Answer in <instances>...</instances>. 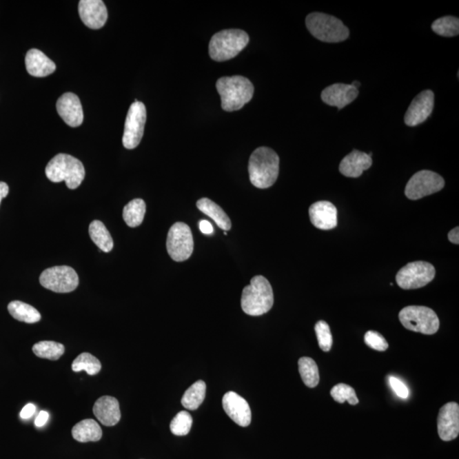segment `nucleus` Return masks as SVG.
Here are the masks:
<instances>
[{"instance_id": "39", "label": "nucleus", "mask_w": 459, "mask_h": 459, "mask_svg": "<svg viewBox=\"0 0 459 459\" xmlns=\"http://www.w3.org/2000/svg\"><path fill=\"white\" fill-rule=\"evenodd\" d=\"M50 415L45 411H41L38 415V417L36 418L35 425L37 427H43V425H46V422H48Z\"/></svg>"}, {"instance_id": "31", "label": "nucleus", "mask_w": 459, "mask_h": 459, "mask_svg": "<svg viewBox=\"0 0 459 459\" xmlns=\"http://www.w3.org/2000/svg\"><path fill=\"white\" fill-rule=\"evenodd\" d=\"M431 28L443 37H454L459 34V20L454 17H443L434 21Z\"/></svg>"}, {"instance_id": "34", "label": "nucleus", "mask_w": 459, "mask_h": 459, "mask_svg": "<svg viewBox=\"0 0 459 459\" xmlns=\"http://www.w3.org/2000/svg\"><path fill=\"white\" fill-rule=\"evenodd\" d=\"M331 396L338 403L349 402L351 405L359 403L355 389L345 384H338L331 389Z\"/></svg>"}, {"instance_id": "29", "label": "nucleus", "mask_w": 459, "mask_h": 459, "mask_svg": "<svg viewBox=\"0 0 459 459\" xmlns=\"http://www.w3.org/2000/svg\"><path fill=\"white\" fill-rule=\"evenodd\" d=\"M298 371L304 384L309 388H315L318 385L320 375L318 364L309 357H301L298 360Z\"/></svg>"}, {"instance_id": "19", "label": "nucleus", "mask_w": 459, "mask_h": 459, "mask_svg": "<svg viewBox=\"0 0 459 459\" xmlns=\"http://www.w3.org/2000/svg\"><path fill=\"white\" fill-rule=\"evenodd\" d=\"M309 218L313 225L320 229H332L338 225L336 207L329 201L313 203L309 209Z\"/></svg>"}, {"instance_id": "28", "label": "nucleus", "mask_w": 459, "mask_h": 459, "mask_svg": "<svg viewBox=\"0 0 459 459\" xmlns=\"http://www.w3.org/2000/svg\"><path fill=\"white\" fill-rule=\"evenodd\" d=\"M206 395V384L203 380L194 382L185 392L181 404L189 410H196L203 402Z\"/></svg>"}, {"instance_id": "27", "label": "nucleus", "mask_w": 459, "mask_h": 459, "mask_svg": "<svg viewBox=\"0 0 459 459\" xmlns=\"http://www.w3.org/2000/svg\"><path fill=\"white\" fill-rule=\"evenodd\" d=\"M147 206L143 200L136 198L132 200L125 207L123 218L130 227H137L143 222Z\"/></svg>"}, {"instance_id": "25", "label": "nucleus", "mask_w": 459, "mask_h": 459, "mask_svg": "<svg viewBox=\"0 0 459 459\" xmlns=\"http://www.w3.org/2000/svg\"><path fill=\"white\" fill-rule=\"evenodd\" d=\"M89 233L91 240L103 252L109 253L114 249V240H112L110 232L101 221L91 222Z\"/></svg>"}, {"instance_id": "38", "label": "nucleus", "mask_w": 459, "mask_h": 459, "mask_svg": "<svg viewBox=\"0 0 459 459\" xmlns=\"http://www.w3.org/2000/svg\"><path fill=\"white\" fill-rule=\"evenodd\" d=\"M36 411V407L34 405V404L29 403L28 405H26L23 408V410L21 411V418H23V420H28V418H32L34 416V414Z\"/></svg>"}, {"instance_id": "33", "label": "nucleus", "mask_w": 459, "mask_h": 459, "mask_svg": "<svg viewBox=\"0 0 459 459\" xmlns=\"http://www.w3.org/2000/svg\"><path fill=\"white\" fill-rule=\"evenodd\" d=\"M192 417L187 411H181L171 421L170 431L178 436H187L191 431Z\"/></svg>"}, {"instance_id": "36", "label": "nucleus", "mask_w": 459, "mask_h": 459, "mask_svg": "<svg viewBox=\"0 0 459 459\" xmlns=\"http://www.w3.org/2000/svg\"><path fill=\"white\" fill-rule=\"evenodd\" d=\"M365 343L369 347L378 351H385L389 348L388 342L380 333L376 331H369L364 338Z\"/></svg>"}, {"instance_id": "8", "label": "nucleus", "mask_w": 459, "mask_h": 459, "mask_svg": "<svg viewBox=\"0 0 459 459\" xmlns=\"http://www.w3.org/2000/svg\"><path fill=\"white\" fill-rule=\"evenodd\" d=\"M436 276V269L429 262H411L400 269L396 274V283L402 289H420L432 282Z\"/></svg>"}, {"instance_id": "18", "label": "nucleus", "mask_w": 459, "mask_h": 459, "mask_svg": "<svg viewBox=\"0 0 459 459\" xmlns=\"http://www.w3.org/2000/svg\"><path fill=\"white\" fill-rule=\"evenodd\" d=\"M359 90L351 85L334 83L327 87L322 92V100L324 103L336 107L338 110L351 103L358 96Z\"/></svg>"}, {"instance_id": "26", "label": "nucleus", "mask_w": 459, "mask_h": 459, "mask_svg": "<svg viewBox=\"0 0 459 459\" xmlns=\"http://www.w3.org/2000/svg\"><path fill=\"white\" fill-rule=\"evenodd\" d=\"M8 311L13 318L26 323H36L41 320V315L34 306L21 301H12L8 305Z\"/></svg>"}, {"instance_id": "5", "label": "nucleus", "mask_w": 459, "mask_h": 459, "mask_svg": "<svg viewBox=\"0 0 459 459\" xmlns=\"http://www.w3.org/2000/svg\"><path fill=\"white\" fill-rule=\"evenodd\" d=\"M249 42V35L240 29L222 30L214 34L210 40V56L216 61L231 60L238 56Z\"/></svg>"}, {"instance_id": "12", "label": "nucleus", "mask_w": 459, "mask_h": 459, "mask_svg": "<svg viewBox=\"0 0 459 459\" xmlns=\"http://www.w3.org/2000/svg\"><path fill=\"white\" fill-rule=\"evenodd\" d=\"M147 109L141 101H136L130 105L125 120L123 145L127 149H134L143 137Z\"/></svg>"}, {"instance_id": "32", "label": "nucleus", "mask_w": 459, "mask_h": 459, "mask_svg": "<svg viewBox=\"0 0 459 459\" xmlns=\"http://www.w3.org/2000/svg\"><path fill=\"white\" fill-rule=\"evenodd\" d=\"M72 369L76 371V373L85 370L89 375H96L99 374L101 369V364L96 356L85 352L80 354L74 360Z\"/></svg>"}, {"instance_id": "16", "label": "nucleus", "mask_w": 459, "mask_h": 459, "mask_svg": "<svg viewBox=\"0 0 459 459\" xmlns=\"http://www.w3.org/2000/svg\"><path fill=\"white\" fill-rule=\"evenodd\" d=\"M80 18L87 27L100 29L108 21V10L101 0H81L79 3Z\"/></svg>"}, {"instance_id": "17", "label": "nucleus", "mask_w": 459, "mask_h": 459, "mask_svg": "<svg viewBox=\"0 0 459 459\" xmlns=\"http://www.w3.org/2000/svg\"><path fill=\"white\" fill-rule=\"evenodd\" d=\"M58 114L68 125L79 127L83 121V112L78 96L74 93H65L57 102Z\"/></svg>"}, {"instance_id": "21", "label": "nucleus", "mask_w": 459, "mask_h": 459, "mask_svg": "<svg viewBox=\"0 0 459 459\" xmlns=\"http://www.w3.org/2000/svg\"><path fill=\"white\" fill-rule=\"evenodd\" d=\"M371 165V156L367 153L354 150L342 160L340 172L346 177L357 178L362 176L364 171L370 169Z\"/></svg>"}, {"instance_id": "41", "label": "nucleus", "mask_w": 459, "mask_h": 459, "mask_svg": "<svg viewBox=\"0 0 459 459\" xmlns=\"http://www.w3.org/2000/svg\"><path fill=\"white\" fill-rule=\"evenodd\" d=\"M459 229L458 227L454 228V229H451V231L449 233H448V240H449V241L451 243H453L454 244H457V245L459 243V229Z\"/></svg>"}, {"instance_id": "37", "label": "nucleus", "mask_w": 459, "mask_h": 459, "mask_svg": "<svg viewBox=\"0 0 459 459\" xmlns=\"http://www.w3.org/2000/svg\"><path fill=\"white\" fill-rule=\"evenodd\" d=\"M389 382L393 391L396 392L397 396L402 399L408 398V396H409V389H408L407 385L402 380L395 377H389Z\"/></svg>"}, {"instance_id": "42", "label": "nucleus", "mask_w": 459, "mask_h": 459, "mask_svg": "<svg viewBox=\"0 0 459 459\" xmlns=\"http://www.w3.org/2000/svg\"><path fill=\"white\" fill-rule=\"evenodd\" d=\"M9 193V187L6 182L0 181V203L2 199L6 198Z\"/></svg>"}, {"instance_id": "10", "label": "nucleus", "mask_w": 459, "mask_h": 459, "mask_svg": "<svg viewBox=\"0 0 459 459\" xmlns=\"http://www.w3.org/2000/svg\"><path fill=\"white\" fill-rule=\"evenodd\" d=\"M40 284L54 293H71L79 286V278L74 268L68 265L45 269L40 275Z\"/></svg>"}, {"instance_id": "14", "label": "nucleus", "mask_w": 459, "mask_h": 459, "mask_svg": "<svg viewBox=\"0 0 459 459\" xmlns=\"http://www.w3.org/2000/svg\"><path fill=\"white\" fill-rule=\"evenodd\" d=\"M437 428L440 438L444 442H451L457 438L459 434V406L456 402L447 403L440 408L437 418Z\"/></svg>"}, {"instance_id": "3", "label": "nucleus", "mask_w": 459, "mask_h": 459, "mask_svg": "<svg viewBox=\"0 0 459 459\" xmlns=\"http://www.w3.org/2000/svg\"><path fill=\"white\" fill-rule=\"evenodd\" d=\"M274 304V294L271 283L263 276H255L249 286L243 290L241 305L247 315L258 316L265 314Z\"/></svg>"}, {"instance_id": "1", "label": "nucleus", "mask_w": 459, "mask_h": 459, "mask_svg": "<svg viewBox=\"0 0 459 459\" xmlns=\"http://www.w3.org/2000/svg\"><path fill=\"white\" fill-rule=\"evenodd\" d=\"M280 159L272 149L258 147L250 156L249 173L251 183L255 187H271L278 180Z\"/></svg>"}, {"instance_id": "40", "label": "nucleus", "mask_w": 459, "mask_h": 459, "mask_svg": "<svg viewBox=\"0 0 459 459\" xmlns=\"http://www.w3.org/2000/svg\"><path fill=\"white\" fill-rule=\"evenodd\" d=\"M200 231H201L203 234L210 235L212 234L214 232V228L212 225L210 223L207 221H201L199 223Z\"/></svg>"}, {"instance_id": "11", "label": "nucleus", "mask_w": 459, "mask_h": 459, "mask_svg": "<svg viewBox=\"0 0 459 459\" xmlns=\"http://www.w3.org/2000/svg\"><path fill=\"white\" fill-rule=\"evenodd\" d=\"M445 181L440 174L431 170H421L414 174L405 189L407 198L418 200L442 191Z\"/></svg>"}, {"instance_id": "7", "label": "nucleus", "mask_w": 459, "mask_h": 459, "mask_svg": "<svg viewBox=\"0 0 459 459\" xmlns=\"http://www.w3.org/2000/svg\"><path fill=\"white\" fill-rule=\"evenodd\" d=\"M399 320L407 329L422 334H435L440 327L438 316L426 306H407L400 312Z\"/></svg>"}, {"instance_id": "23", "label": "nucleus", "mask_w": 459, "mask_h": 459, "mask_svg": "<svg viewBox=\"0 0 459 459\" xmlns=\"http://www.w3.org/2000/svg\"><path fill=\"white\" fill-rule=\"evenodd\" d=\"M196 207L201 212L212 218L221 229H224V231H229L232 228V222L227 214L212 200L209 198L199 199L196 202Z\"/></svg>"}, {"instance_id": "30", "label": "nucleus", "mask_w": 459, "mask_h": 459, "mask_svg": "<svg viewBox=\"0 0 459 459\" xmlns=\"http://www.w3.org/2000/svg\"><path fill=\"white\" fill-rule=\"evenodd\" d=\"M32 351L40 358L57 360L64 354L63 344L54 341H40L32 347Z\"/></svg>"}, {"instance_id": "6", "label": "nucleus", "mask_w": 459, "mask_h": 459, "mask_svg": "<svg viewBox=\"0 0 459 459\" xmlns=\"http://www.w3.org/2000/svg\"><path fill=\"white\" fill-rule=\"evenodd\" d=\"M306 27L316 39L327 43L345 41L349 31L338 18L330 14L314 12L308 14L305 19Z\"/></svg>"}, {"instance_id": "24", "label": "nucleus", "mask_w": 459, "mask_h": 459, "mask_svg": "<svg viewBox=\"0 0 459 459\" xmlns=\"http://www.w3.org/2000/svg\"><path fill=\"white\" fill-rule=\"evenodd\" d=\"M72 437L79 442H98L102 437V429L96 421H80L72 429Z\"/></svg>"}, {"instance_id": "13", "label": "nucleus", "mask_w": 459, "mask_h": 459, "mask_svg": "<svg viewBox=\"0 0 459 459\" xmlns=\"http://www.w3.org/2000/svg\"><path fill=\"white\" fill-rule=\"evenodd\" d=\"M435 104V94L431 90L422 91L411 101L406 112L404 121L407 126L421 125L431 115Z\"/></svg>"}, {"instance_id": "35", "label": "nucleus", "mask_w": 459, "mask_h": 459, "mask_svg": "<svg viewBox=\"0 0 459 459\" xmlns=\"http://www.w3.org/2000/svg\"><path fill=\"white\" fill-rule=\"evenodd\" d=\"M316 337H318L319 347L324 352H329L333 346V335L329 324L324 320H319L315 326Z\"/></svg>"}, {"instance_id": "15", "label": "nucleus", "mask_w": 459, "mask_h": 459, "mask_svg": "<svg viewBox=\"0 0 459 459\" xmlns=\"http://www.w3.org/2000/svg\"><path fill=\"white\" fill-rule=\"evenodd\" d=\"M225 413L236 425L247 427L251 422L252 414L247 400L233 391H229L225 394L222 399Z\"/></svg>"}, {"instance_id": "2", "label": "nucleus", "mask_w": 459, "mask_h": 459, "mask_svg": "<svg viewBox=\"0 0 459 459\" xmlns=\"http://www.w3.org/2000/svg\"><path fill=\"white\" fill-rule=\"evenodd\" d=\"M216 89L225 112L240 110L252 100L254 92L253 83L243 76H223L218 80Z\"/></svg>"}, {"instance_id": "22", "label": "nucleus", "mask_w": 459, "mask_h": 459, "mask_svg": "<svg viewBox=\"0 0 459 459\" xmlns=\"http://www.w3.org/2000/svg\"><path fill=\"white\" fill-rule=\"evenodd\" d=\"M25 63L28 74L37 76V78H43V76L52 74L57 68L54 61L45 56L42 51L37 49L28 51L26 54Z\"/></svg>"}, {"instance_id": "20", "label": "nucleus", "mask_w": 459, "mask_h": 459, "mask_svg": "<svg viewBox=\"0 0 459 459\" xmlns=\"http://www.w3.org/2000/svg\"><path fill=\"white\" fill-rule=\"evenodd\" d=\"M94 416L105 426H114L121 418L119 400L112 396H102L94 403Z\"/></svg>"}, {"instance_id": "4", "label": "nucleus", "mask_w": 459, "mask_h": 459, "mask_svg": "<svg viewBox=\"0 0 459 459\" xmlns=\"http://www.w3.org/2000/svg\"><path fill=\"white\" fill-rule=\"evenodd\" d=\"M47 178L54 183L65 181L71 190L78 188L85 177V167L80 160L71 155L60 153L54 156L46 166Z\"/></svg>"}, {"instance_id": "43", "label": "nucleus", "mask_w": 459, "mask_h": 459, "mask_svg": "<svg viewBox=\"0 0 459 459\" xmlns=\"http://www.w3.org/2000/svg\"><path fill=\"white\" fill-rule=\"evenodd\" d=\"M351 85L356 87V89H358V87L360 85V83L358 81H354L351 83Z\"/></svg>"}, {"instance_id": "9", "label": "nucleus", "mask_w": 459, "mask_h": 459, "mask_svg": "<svg viewBox=\"0 0 459 459\" xmlns=\"http://www.w3.org/2000/svg\"><path fill=\"white\" fill-rule=\"evenodd\" d=\"M166 246L167 253L174 261L188 260L194 247L190 227L183 222L174 224L167 233Z\"/></svg>"}]
</instances>
